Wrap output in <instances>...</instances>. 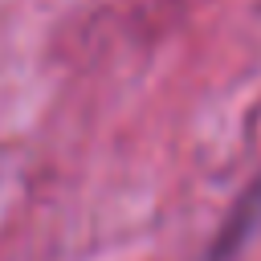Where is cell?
<instances>
[{"label": "cell", "mask_w": 261, "mask_h": 261, "mask_svg": "<svg viewBox=\"0 0 261 261\" xmlns=\"http://www.w3.org/2000/svg\"><path fill=\"white\" fill-rule=\"evenodd\" d=\"M257 224H261V184H257V188L237 204V212L228 216V224H224V232H220V241H216V249H212V261H224L228 253H237Z\"/></svg>", "instance_id": "obj_1"}]
</instances>
